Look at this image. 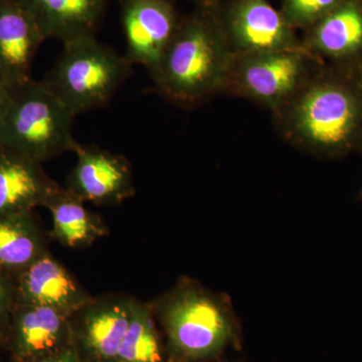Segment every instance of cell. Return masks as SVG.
Segmentation results:
<instances>
[{
	"label": "cell",
	"instance_id": "cell-1",
	"mask_svg": "<svg viewBox=\"0 0 362 362\" xmlns=\"http://www.w3.org/2000/svg\"><path fill=\"white\" fill-rule=\"evenodd\" d=\"M274 115L283 137L307 153L362 154V95L350 71L324 66Z\"/></svg>",
	"mask_w": 362,
	"mask_h": 362
},
{
	"label": "cell",
	"instance_id": "cell-2",
	"mask_svg": "<svg viewBox=\"0 0 362 362\" xmlns=\"http://www.w3.org/2000/svg\"><path fill=\"white\" fill-rule=\"evenodd\" d=\"M151 305L171 362H211L239 346L240 326L230 300L182 278Z\"/></svg>",
	"mask_w": 362,
	"mask_h": 362
},
{
	"label": "cell",
	"instance_id": "cell-3",
	"mask_svg": "<svg viewBox=\"0 0 362 362\" xmlns=\"http://www.w3.org/2000/svg\"><path fill=\"white\" fill-rule=\"evenodd\" d=\"M233 57L221 21L201 11L180 23L149 73L162 96L192 106L226 89Z\"/></svg>",
	"mask_w": 362,
	"mask_h": 362
},
{
	"label": "cell",
	"instance_id": "cell-4",
	"mask_svg": "<svg viewBox=\"0 0 362 362\" xmlns=\"http://www.w3.org/2000/svg\"><path fill=\"white\" fill-rule=\"evenodd\" d=\"M42 81L74 115L103 108L132 71V64L96 37L65 42Z\"/></svg>",
	"mask_w": 362,
	"mask_h": 362
},
{
	"label": "cell",
	"instance_id": "cell-5",
	"mask_svg": "<svg viewBox=\"0 0 362 362\" xmlns=\"http://www.w3.org/2000/svg\"><path fill=\"white\" fill-rule=\"evenodd\" d=\"M75 117L42 81L30 78L11 89L0 144L42 164L75 153L81 145L74 136Z\"/></svg>",
	"mask_w": 362,
	"mask_h": 362
},
{
	"label": "cell",
	"instance_id": "cell-6",
	"mask_svg": "<svg viewBox=\"0 0 362 362\" xmlns=\"http://www.w3.org/2000/svg\"><path fill=\"white\" fill-rule=\"evenodd\" d=\"M323 66L303 47L233 54L226 89L276 113Z\"/></svg>",
	"mask_w": 362,
	"mask_h": 362
},
{
	"label": "cell",
	"instance_id": "cell-7",
	"mask_svg": "<svg viewBox=\"0 0 362 362\" xmlns=\"http://www.w3.org/2000/svg\"><path fill=\"white\" fill-rule=\"evenodd\" d=\"M134 302L126 295L94 297L70 317L74 345L85 362H117Z\"/></svg>",
	"mask_w": 362,
	"mask_h": 362
},
{
	"label": "cell",
	"instance_id": "cell-8",
	"mask_svg": "<svg viewBox=\"0 0 362 362\" xmlns=\"http://www.w3.org/2000/svg\"><path fill=\"white\" fill-rule=\"evenodd\" d=\"M221 23L233 54L302 47L294 28L267 0H235Z\"/></svg>",
	"mask_w": 362,
	"mask_h": 362
},
{
	"label": "cell",
	"instance_id": "cell-9",
	"mask_svg": "<svg viewBox=\"0 0 362 362\" xmlns=\"http://www.w3.org/2000/svg\"><path fill=\"white\" fill-rule=\"evenodd\" d=\"M77 162L66 176V188L84 202L117 206L136 194L132 168L121 154L80 145Z\"/></svg>",
	"mask_w": 362,
	"mask_h": 362
},
{
	"label": "cell",
	"instance_id": "cell-10",
	"mask_svg": "<svg viewBox=\"0 0 362 362\" xmlns=\"http://www.w3.org/2000/svg\"><path fill=\"white\" fill-rule=\"evenodd\" d=\"M125 35L124 56L132 65L152 71L177 30L175 7L169 0H118Z\"/></svg>",
	"mask_w": 362,
	"mask_h": 362
},
{
	"label": "cell",
	"instance_id": "cell-11",
	"mask_svg": "<svg viewBox=\"0 0 362 362\" xmlns=\"http://www.w3.org/2000/svg\"><path fill=\"white\" fill-rule=\"evenodd\" d=\"M74 344L70 317L49 307L16 303L6 347L11 362H30Z\"/></svg>",
	"mask_w": 362,
	"mask_h": 362
},
{
	"label": "cell",
	"instance_id": "cell-12",
	"mask_svg": "<svg viewBox=\"0 0 362 362\" xmlns=\"http://www.w3.org/2000/svg\"><path fill=\"white\" fill-rule=\"evenodd\" d=\"M309 28L302 47L323 66L351 71L362 59V0H344Z\"/></svg>",
	"mask_w": 362,
	"mask_h": 362
},
{
	"label": "cell",
	"instance_id": "cell-13",
	"mask_svg": "<svg viewBox=\"0 0 362 362\" xmlns=\"http://www.w3.org/2000/svg\"><path fill=\"white\" fill-rule=\"evenodd\" d=\"M14 282L16 303L49 307L68 317L94 299L49 251L14 275Z\"/></svg>",
	"mask_w": 362,
	"mask_h": 362
},
{
	"label": "cell",
	"instance_id": "cell-14",
	"mask_svg": "<svg viewBox=\"0 0 362 362\" xmlns=\"http://www.w3.org/2000/svg\"><path fill=\"white\" fill-rule=\"evenodd\" d=\"M45 40L18 0H0V82L13 89L33 78V59Z\"/></svg>",
	"mask_w": 362,
	"mask_h": 362
},
{
	"label": "cell",
	"instance_id": "cell-15",
	"mask_svg": "<svg viewBox=\"0 0 362 362\" xmlns=\"http://www.w3.org/2000/svg\"><path fill=\"white\" fill-rule=\"evenodd\" d=\"M59 187L42 163L0 144V216L44 207Z\"/></svg>",
	"mask_w": 362,
	"mask_h": 362
},
{
	"label": "cell",
	"instance_id": "cell-16",
	"mask_svg": "<svg viewBox=\"0 0 362 362\" xmlns=\"http://www.w3.org/2000/svg\"><path fill=\"white\" fill-rule=\"evenodd\" d=\"M33 16L45 40L63 44L96 37L109 0H18Z\"/></svg>",
	"mask_w": 362,
	"mask_h": 362
},
{
	"label": "cell",
	"instance_id": "cell-17",
	"mask_svg": "<svg viewBox=\"0 0 362 362\" xmlns=\"http://www.w3.org/2000/svg\"><path fill=\"white\" fill-rule=\"evenodd\" d=\"M85 204L62 187L45 202L44 207L52 216V238L62 246L85 249L108 235L103 218L89 211Z\"/></svg>",
	"mask_w": 362,
	"mask_h": 362
},
{
	"label": "cell",
	"instance_id": "cell-18",
	"mask_svg": "<svg viewBox=\"0 0 362 362\" xmlns=\"http://www.w3.org/2000/svg\"><path fill=\"white\" fill-rule=\"evenodd\" d=\"M49 251L33 211L0 216V268L16 275Z\"/></svg>",
	"mask_w": 362,
	"mask_h": 362
},
{
	"label": "cell",
	"instance_id": "cell-19",
	"mask_svg": "<svg viewBox=\"0 0 362 362\" xmlns=\"http://www.w3.org/2000/svg\"><path fill=\"white\" fill-rule=\"evenodd\" d=\"M117 362H166L151 305L135 299Z\"/></svg>",
	"mask_w": 362,
	"mask_h": 362
},
{
	"label": "cell",
	"instance_id": "cell-20",
	"mask_svg": "<svg viewBox=\"0 0 362 362\" xmlns=\"http://www.w3.org/2000/svg\"><path fill=\"white\" fill-rule=\"evenodd\" d=\"M344 0H283L282 11L293 28H310Z\"/></svg>",
	"mask_w": 362,
	"mask_h": 362
},
{
	"label": "cell",
	"instance_id": "cell-21",
	"mask_svg": "<svg viewBox=\"0 0 362 362\" xmlns=\"http://www.w3.org/2000/svg\"><path fill=\"white\" fill-rule=\"evenodd\" d=\"M16 302L14 276L0 268V343L4 346L6 345L9 322Z\"/></svg>",
	"mask_w": 362,
	"mask_h": 362
},
{
	"label": "cell",
	"instance_id": "cell-22",
	"mask_svg": "<svg viewBox=\"0 0 362 362\" xmlns=\"http://www.w3.org/2000/svg\"><path fill=\"white\" fill-rule=\"evenodd\" d=\"M30 362H85L81 357L80 354L75 345L68 347V349L51 354V356L40 357L39 359Z\"/></svg>",
	"mask_w": 362,
	"mask_h": 362
},
{
	"label": "cell",
	"instance_id": "cell-23",
	"mask_svg": "<svg viewBox=\"0 0 362 362\" xmlns=\"http://www.w3.org/2000/svg\"><path fill=\"white\" fill-rule=\"evenodd\" d=\"M11 89H9L4 83L0 82V124L6 115L7 107L11 101Z\"/></svg>",
	"mask_w": 362,
	"mask_h": 362
},
{
	"label": "cell",
	"instance_id": "cell-24",
	"mask_svg": "<svg viewBox=\"0 0 362 362\" xmlns=\"http://www.w3.org/2000/svg\"><path fill=\"white\" fill-rule=\"evenodd\" d=\"M350 73H351L352 77L356 81L357 87H358L362 95V59Z\"/></svg>",
	"mask_w": 362,
	"mask_h": 362
},
{
	"label": "cell",
	"instance_id": "cell-25",
	"mask_svg": "<svg viewBox=\"0 0 362 362\" xmlns=\"http://www.w3.org/2000/svg\"><path fill=\"white\" fill-rule=\"evenodd\" d=\"M358 199H362V190L361 192H359V197H358Z\"/></svg>",
	"mask_w": 362,
	"mask_h": 362
}]
</instances>
